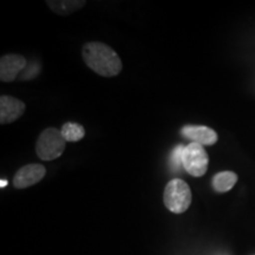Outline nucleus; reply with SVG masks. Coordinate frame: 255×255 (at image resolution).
I'll return each mask as SVG.
<instances>
[{"instance_id":"nucleus-1","label":"nucleus","mask_w":255,"mask_h":255,"mask_svg":"<svg viewBox=\"0 0 255 255\" xmlns=\"http://www.w3.org/2000/svg\"><path fill=\"white\" fill-rule=\"evenodd\" d=\"M83 59L92 71L103 77H115L122 71V60L114 49L100 41H90L83 46Z\"/></svg>"},{"instance_id":"nucleus-2","label":"nucleus","mask_w":255,"mask_h":255,"mask_svg":"<svg viewBox=\"0 0 255 255\" xmlns=\"http://www.w3.org/2000/svg\"><path fill=\"white\" fill-rule=\"evenodd\" d=\"M66 141L57 128H47L40 133L36 142V152L43 161H52L62 156Z\"/></svg>"},{"instance_id":"nucleus-3","label":"nucleus","mask_w":255,"mask_h":255,"mask_svg":"<svg viewBox=\"0 0 255 255\" xmlns=\"http://www.w3.org/2000/svg\"><path fill=\"white\" fill-rule=\"evenodd\" d=\"M163 201L167 208L175 214H182L191 203V190L181 178H174L165 186Z\"/></svg>"},{"instance_id":"nucleus-4","label":"nucleus","mask_w":255,"mask_h":255,"mask_svg":"<svg viewBox=\"0 0 255 255\" xmlns=\"http://www.w3.org/2000/svg\"><path fill=\"white\" fill-rule=\"evenodd\" d=\"M209 157L206 149L197 143H190L183 151V168L191 176L200 177L207 173Z\"/></svg>"},{"instance_id":"nucleus-5","label":"nucleus","mask_w":255,"mask_h":255,"mask_svg":"<svg viewBox=\"0 0 255 255\" xmlns=\"http://www.w3.org/2000/svg\"><path fill=\"white\" fill-rule=\"evenodd\" d=\"M46 169L41 164H26L21 167L17 173L14 174L13 184L18 189H25V188L32 187L37 184L45 176Z\"/></svg>"},{"instance_id":"nucleus-6","label":"nucleus","mask_w":255,"mask_h":255,"mask_svg":"<svg viewBox=\"0 0 255 255\" xmlns=\"http://www.w3.org/2000/svg\"><path fill=\"white\" fill-rule=\"evenodd\" d=\"M27 66L26 59L20 55H5L0 59V79L1 82H13Z\"/></svg>"},{"instance_id":"nucleus-7","label":"nucleus","mask_w":255,"mask_h":255,"mask_svg":"<svg viewBox=\"0 0 255 255\" xmlns=\"http://www.w3.org/2000/svg\"><path fill=\"white\" fill-rule=\"evenodd\" d=\"M25 113V103L11 96L0 97V123L8 124L20 119Z\"/></svg>"},{"instance_id":"nucleus-8","label":"nucleus","mask_w":255,"mask_h":255,"mask_svg":"<svg viewBox=\"0 0 255 255\" xmlns=\"http://www.w3.org/2000/svg\"><path fill=\"white\" fill-rule=\"evenodd\" d=\"M181 133L187 139H190L191 143H197L202 146L213 145L218 141V133L208 127L187 126L182 128Z\"/></svg>"},{"instance_id":"nucleus-9","label":"nucleus","mask_w":255,"mask_h":255,"mask_svg":"<svg viewBox=\"0 0 255 255\" xmlns=\"http://www.w3.org/2000/svg\"><path fill=\"white\" fill-rule=\"evenodd\" d=\"M46 4L53 12L59 15L72 14L73 12L83 8L87 4L85 0H47Z\"/></svg>"},{"instance_id":"nucleus-10","label":"nucleus","mask_w":255,"mask_h":255,"mask_svg":"<svg viewBox=\"0 0 255 255\" xmlns=\"http://www.w3.org/2000/svg\"><path fill=\"white\" fill-rule=\"evenodd\" d=\"M238 182V175L233 171H222L213 177V188L218 193L229 191Z\"/></svg>"},{"instance_id":"nucleus-11","label":"nucleus","mask_w":255,"mask_h":255,"mask_svg":"<svg viewBox=\"0 0 255 255\" xmlns=\"http://www.w3.org/2000/svg\"><path fill=\"white\" fill-rule=\"evenodd\" d=\"M62 135L66 142H78L84 138L85 129L78 123L68 122L62 127Z\"/></svg>"},{"instance_id":"nucleus-12","label":"nucleus","mask_w":255,"mask_h":255,"mask_svg":"<svg viewBox=\"0 0 255 255\" xmlns=\"http://www.w3.org/2000/svg\"><path fill=\"white\" fill-rule=\"evenodd\" d=\"M186 146L177 145L170 155V167L171 170L178 171L183 167V151Z\"/></svg>"},{"instance_id":"nucleus-13","label":"nucleus","mask_w":255,"mask_h":255,"mask_svg":"<svg viewBox=\"0 0 255 255\" xmlns=\"http://www.w3.org/2000/svg\"><path fill=\"white\" fill-rule=\"evenodd\" d=\"M6 186H7V181H6V180H1V181H0V187L5 188Z\"/></svg>"}]
</instances>
